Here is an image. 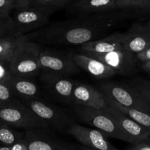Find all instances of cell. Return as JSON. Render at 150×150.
I'll return each mask as SVG.
<instances>
[{"label": "cell", "instance_id": "obj_23", "mask_svg": "<svg viewBox=\"0 0 150 150\" xmlns=\"http://www.w3.org/2000/svg\"><path fill=\"white\" fill-rule=\"evenodd\" d=\"M70 0H27L28 7L45 9L55 12L68 4Z\"/></svg>", "mask_w": 150, "mask_h": 150}, {"label": "cell", "instance_id": "obj_4", "mask_svg": "<svg viewBox=\"0 0 150 150\" xmlns=\"http://www.w3.org/2000/svg\"><path fill=\"white\" fill-rule=\"evenodd\" d=\"M100 92L120 105L131 109L150 114V105L130 84L115 81L101 82L98 85Z\"/></svg>", "mask_w": 150, "mask_h": 150}, {"label": "cell", "instance_id": "obj_14", "mask_svg": "<svg viewBox=\"0 0 150 150\" xmlns=\"http://www.w3.org/2000/svg\"><path fill=\"white\" fill-rule=\"evenodd\" d=\"M73 105L103 110L108 103L105 95L94 86L76 82L73 92Z\"/></svg>", "mask_w": 150, "mask_h": 150}, {"label": "cell", "instance_id": "obj_26", "mask_svg": "<svg viewBox=\"0 0 150 150\" xmlns=\"http://www.w3.org/2000/svg\"><path fill=\"white\" fill-rule=\"evenodd\" d=\"M118 9H150V0H117Z\"/></svg>", "mask_w": 150, "mask_h": 150}, {"label": "cell", "instance_id": "obj_18", "mask_svg": "<svg viewBox=\"0 0 150 150\" xmlns=\"http://www.w3.org/2000/svg\"><path fill=\"white\" fill-rule=\"evenodd\" d=\"M5 81L10 86L15 98L16 96L21 100L40 98V91L32 79L10 75Z\"/></svg>", "mask_w": 150, "mask_h": 150}, {"label": "cell", "instance_id": "obj_27", "mask_svg": "<svg viewBox=\"0 0 150 150\" xmlns=\"http://www.w3.org/2000/svg\"><path fill=\"white\" fill-rule=\"evenodd\" d=\"M27 6L18 0H0V18L10 16L13 10Z\"/></svg>", "mask_w": 150, "mask_h": 150}, {"label": "cell", "instance_id": "obj_28", "mask_svg": "<svg viewBox=\"0 0 150 150\" xmlns=\"http://www.w3.org/2000/svg\"><path fill=\"white\" fill-rule=\"evenodd\" d=\"M13 98L15 97L7 82H0V107L9 103Z\"/></svg>", "mask_w": 150, "mask_h": 150}, {"label": "cell", "instance_id": "obj_7", "mask_svg": "<svg viewBox=\"0 0 150 150\" xmlns=\"http://www.w3.org/2000/svg\"><path fill=\"white\" fill-rule=\"evenodd\" d=\"M23 142L29 150H89L59 139L49 129L26 130Z\"/></svg>", "mask_w": 150, "mask_h": 150}, {"label": "cell", "instance_id": "obj_8", "mask_svg": "<svg viewBox=\"0 0 150 150\" xmlns=\"http://www.w3.org/2000/svg\"><path fill=\"white\" fill-rule=\"evenodd\" d=\"M73 111L78 120L100 130L107 138L124 141L117 126L103 110L75 105Z\"/></svg>", "mask_w": 150, "mask_h": 150}, {"label": "cell", "instance_id": "obj_31", "mask_svg": "<svg viewBox=\"0 0 150 150\" xmlns=\"http://www.w3.org/2000/svg\"><path fill=\"white\" fill-rule=\"evenodd\" d=\"M127 150H150V144L147 142H143L135 144Z\"/></svg>", "mask_w": 150, "mask_h": 150}, {"label": "cell", "instance_id": "obj_38", "mask_svg": "<svg viewBox=\"0 0 150 150\" xmlns=\"http://www.w3.org/2000/svg\"></svg>", "mask_w": 150, "mask_h": 150}, {"label": "cell", "instance_id": "obj_15", "mask_svg": "<svg viewBox=\"0 0 150 150\" xmlns=\"http://www.w3.org/2000/svg\"><path fill=\"white\" fill-rule=\"evenodd\" d=\"M150 46V28L147 25L134 23L125 32L124 49L135 56Z\"/></svg>", "mask_w": 150, "mask_h": 150}, {"label": "cell", "instance_id": "obj_25", "mask_svg": "<svg viewBox=\"0 0 150 150\" xmlns=\"http://www.w3.org/2000/svg\"><path fill=\"white\" fill-rule=\"evenodd\" d=\"M19 35L16 32L11 16L0 18V38Z\"/></svg>", "mask_w": 150, "mask_h": 150}, {"label": "cell", "instance_id": "obj_21", "mask_svg": "<svg viewBox=\"0 0 150 150\" xmlns=\"http://www.w3.org/2000/svg\"><path fill=\"white\" fill-rule=\"evenodd\" d=\"M25 40L23 35H14L8 38H0V59L10 62L16 48Z\"/></svg>", "mask_w": 150, "mask_h": 150}, {"label": "cell", "instance_id": "obj_1", "mask_svg": "<svg viewBox=\"0 0 150 150\" xmlns=\"http://www.w3.org/2000/svg\"><path fill=\"white\" fill-rule=\"evenodd\" d=\"M83 15L72 19L54 22L23 35L26 40L38 44L64 46H79L110 35L127 18L126 9Z\"/></svg>", "mask_w": 150, "mask_h": 150}, {"label": "cell", "instance_id": "obj_33", "mask_svg": "<svg viewBox=\"0 0 150 150\" xmlns=\"http://www.w3.org/2000/svg\"><path fill=\"white\" fill-rule=\"evenodd\" d=\"M142 67L144 71L150 73V61L144 62H142Z\"/></svg>", "mask_w": 150, "mask_h": 150}, {"label": "cell", "instance_id": "obj_29", "mask_svg": "<svg viewBox=\"0 0 150 150\" xmlns=\"http://www.w3.org/2000/svg\"><path fill=\"white\" fill-rule=\"evenodd\" d=\"M10 76L9 61L0 59V82L4 81Z\"/></svg>", "mask_w": 150, "mask_h": 150}, {"label": "cell", "instance_id": "obj_10", "mask_svg": "<svg viewBox=\"0 0 150 150\" xmlns=\"http://www.w3.org/2000/svg\"><path fill=\"white\" fill-rule=\"evenodd\" d=\"M103 111L115 123L121 132L125 142L135 144L146 142L150 136V133L146 129L109 104H108Z\"/></svg>", "mask_w": 150, "mask_h": 150}, {"label": "cell", "instance_id": "obj_11", "mask_svg": "<svg viewBox=\"0 0 150 150\" xmlns=\"http://www.w3.org/2000/svg\"><path fill=\"white\" fill-rule=\"evenodd\" d=\"M83 146L89 150H119L100 130L73 124L67 131Z\"/></svg>", "mask_w": 150, "mask_h": 150}, {"label": "cell", "instance_id": "obj_36", "mask_svg": "<svg viewBox=\"0 0 150 150\" xmlns=\"http://www.w3.org/2000/svg\"><path fill=\"white\" fill-rule=\"evenodd\" d=\"M146 142H147V143H148V144H150V136H149V138H148V139H146Z\"/></svg>", "mask_w": 150, "mask_h": 150}, {"label": "cell", "instance_id": "obj_19", "mask_svg": "<svg viewBox=\"0 0 150 150\" xmlns=\"http://www.w3.org/2000/svg\"><path fill=\"white\" fill-rule=\"evenodd\" d=\"M72 11L80 16L105 13L117 10V0H77L71 7Z\"/></svg>", "mask_w": 150, "mask_h": 150}, {"label": "cell", "instance_id": "obj_35", "mask_svg": "<svg viewBox=\"0 0 150 150\" xmlns=\"http://www.w3.org/2000/svg\"><path fill=\"white\" fill-rule=\"evenodd\" d=\"M18 1H21V2L23 3V4H24L25 5H26V6H27V7H28V3H27V0H18Z\"/></svg>", "mask_w": 150, "mask_h": 150}, {"label": "cell", "instance_id": "obj_17", "mask_svg": "<svg viewBox=\"0 0 150 150\" xmlns=\"http://www.w3.org/2000/svg\"><path fill=\"white\" fill-rule=\"evenodd\" d=\"M73 58L79 68L97 79H106L117 75L115 71L102 62L81 53L73 54Z\"/></svg>", "mask_w": 150, "mask_h": 150}, {"label": "cell", "instance_id": "obj_9", "mask_svg": "<svg viewBox=\"0 0 150 150\" xmlns=\"http://www.w3.org/2000/svg\"><path fill=\"white\" fill-rule=\"evenodd\" d=\"M39 64L43 73L64 76L79 73L80 69L73 60V54L55 50L41 51Z\"/></svg>", "mask_w": 150, "mask_h": 150}, {"label": "cell", "instance_id": "obj_37", "mask_svg": "<svg viewBox=\"0 0 150 150\" xmlns=\"http://www.w3.org/2000/svg\"><path fill=\"white\" fill-rule=\"evenodd\" d=\"M146 25H147V26H149V27L150 28V21H149V22H148V23H147V24H146Z\"/></svg>", "mask_w": 150, "mask_h": 150}, {"label": "cell", "instance_id": "obj_22", "mask_svg": "<svg viewBox=\"0 0 150 150\" xmlns=\"http://www.w3.org/2000/svg\"><path fill=\"white\" fill-rule=\"evenodd\" d=\"M24 133L4 125H0V146H11L14 144L23 142Z\"/></svg>", "mask_w": 150, "mask_h": 150}, {"label": "cell", "instance_id": "obj_12", "mask_svg": "<svg viewBox=\"0 0 150 150\" xmlns=\"http://www.w3.org/2000/svg\"><path fill=\"white\" fill-rule=\"evenodd\" d=\"M83 54L102 62L115 71L117 74L127 76L134 73L136 70V56L125 49L104 54Z\"/></svg>", "mask_w": 150, "mask_h": 150}, {"label": "cell", "instance_id": "obj_24", "mask_svg": "<svg viewBox=\"0 0 150 150\" xmlns=\"http://www.w3.org/2000/svg\"><path fill=\"white\" fill-rule=\"evenodd\" d=\"M129 84L134 88L145 100L150 105V81L143 78H136L131 80Z\"/></svg>", "mask_w": 150, "mask_h": 150}, {"label": "cell", "instance_id": "obj_6", "mask_svg": "<svg viewBox=\"0 0 150 150\" xmlns=\"http://www.w3.org/2000/svg\"><path fill=\"white\" fill-rule=\"evenodd\" d=\"M13 11V16H10L19 35H27L46 26L54 13L52 10L32 7H20Z\"/></svg>", "mask_w": 150, "mask_h": 150}, {"label": "cell", "instance_id": "obj_20", "mask_svg": "<svg viewBox=\"0 0 150 150\" xmlns=\"http://www.w3.org/2000/svg\"><path fill=\"white\" fill-rule=\"evenodd\" d=\"M105 100H106L107 103L109 104L110 105L113 106L114 108L120 110V111L124 113L127 116H128L133 121L136 122L139 125H141L142 127L146 129L147 131H149L150 133V114L143 112V111H138V110L126 108V107H124L122 105H120L119 103H117V102L111 100V98H108L105 96Z\"/></svg>", "mask_w": 150, "mask_h": 150}, {"label": "cell", "instance_id": "obj_5", "mask_svg": "<svg viewBox=\"0 0 150 150\" xmlns=\"http://www.w3.org/2000/svg\"><path fill=\"white\" fill-rule=\"evenodd\" d=\"M21 101L30 108L49 128L52 127L59 131L66 132L75 123L73 119L62 109L40 98Z\"/></svg>", "mask_w": 150, "mask_h": 150}, {"label": "cell", "instance_id": "obj_3", "mask_svg": "<svg viewBox=\"0 0 150 150\" xmlns=\"http://www.w3.org/2000/svg\"><path fill=\"white\" fill-rule=\"evenodd\" d=\"M0 125L26 130L49 129L30 108L16 98L9 103L0 107Z\"/></svg>", "mask_w": 150, "mask_h": 150}, {"label": "cell", "instance_id": "obj_16", "mask_svg": "<svg viewBox=\"0 0 150 150\" xmlns=\"http://www.w3.org/2000/svg\"><path fill=\"white\" fill-rule=\"evenodd\" d=\"M125 32H113L105 38L86 42L80 46L81 54H104L124 49Z\"/></svg>", "mask_w": 150, "mask_h": 150}, {"label": "cell", "instance_id": "obj_32", "mask_svg": "<svg viewBox=\"0 0 150 150\" xmlns=\"http://www.w3.org/2000/svg\"><path fill=\"white\" fill-rule=\"evenodd\" d=\"M10 150H29L23 142H19L10 146Z\"/></svg>", "mask_w": 150, "mask_h": 150}, {"label": "cell", "instance_id": "obj_34", "mask_svg": "<svg viewBox=\"0 0 150 150\" xmlns=\"http://www.w3.org/2000/svg\"><path fill=\"white\" fill-rule=\"evenodd\" d=\"M0 150H10V146H0Z\"/></svg>", "mask_w": 150, "mask_h": 150}, {"label": "cell", "instance_id": "obj_30", "mask_svg": "<svg viewBox=\"0 0 150 150\" xmlns=\"http://www.w3.org/2000/svg\"><path fill=\"white\" fill-rule=\"evenodd\" d=\"M136 60L144 62L150 61V46L143 51L142 52L136 55Z\"/></svg>", "mask_w": 150, "mask_h": 150}, {"label": "cell", "instance_id": "obj_2", "mask_svg": "<svg viewBox=\"0 0 150 150\" xmlns=\"http://www.w3.org/2000/svg\"><path fill=\"white\" fill-rule=\"evenodd\" d=\"M41 51L40 45L36 42L26 40L21 42L9 62L10 75L30 79L39 75Z\"/></svg>", "mask_w": 150, "mask_h": 150}, {"label": "cell", "instance_id": "obj_13", "mask_svg": "<svg viewBox=\"0 0 150 150\" xmlns=\"http://www.w3.org/2000/svg\"><path fill=\"white\" fill-rule=\"evenodd\" d=\"M40 81L54 96L64 103L73 105V92L76 81L68 76L45 73L41 76Z\"/></svg>", "mask_w": 150, "mask_h": 150}]
</instances>
